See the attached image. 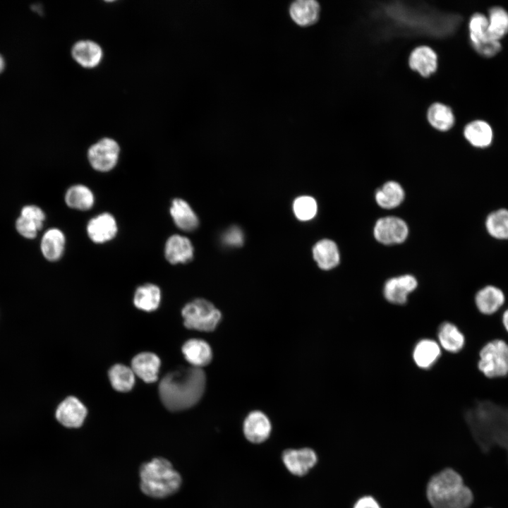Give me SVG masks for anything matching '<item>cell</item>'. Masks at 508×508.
Segmentation results:
<instances>
[{"label": "cell", "mask_w": 508, "mask_h": 508, "mask_svg": "<svg viewBox=\"0 0 508 508\" xmlns=\"http://www.w3.org/2000/svg\"><path fill=\"white\" fill-rule=\"evenodd\" d=\"M181 313L186 327L203 332L213 331L222 318L220 311L212 303L202 298L187 303Z\"/></svg>", "instance_id": "6"}, {"label": "cell", "mask_w": 508, "mask_h": 508, "mask_svg": "<svg viewBox=\"0 0 508 508\" xmlns=\"http://www.w3.org/2000/svg\"><path fill=\"white\" fill-rule=\"evenodd\" d=\"M120 147L114 140L104 138L91 145L87 151V159L96 171L107 172L116 165Z\"/></svg>", "instance_id": "8"}, {"label": "cell", "mask_w": 508, "mask_h": 508, "mask_svg": "<svg viewBox=\"0 0 508 508\" xmlns=\"http://www.w3.org/2000/svg\"><path fill=\"white\" fill-rule=\"evenodd\" d=\"M164 255L171 264L186 263L193 258V247L188 238L174 234L166 241Z\"/></svg>", "instance_id": "16"}, {"label": "cell", "mask_w": 508, "mask_h": 508, "mask_svg": "<svg viewBox=\"0 0 508 508\" xmlns=\"http://www.w3.org/2000/svg\"><path fill=\"white\" fill-rule=\"evenodd\" d=\"M282 460L286 468L294 475H306L317 463L318 457L310 448L287 449L282 454Z\"/></svg>", "instance_id": "12"}, {"label": "cell", "mask_w": 508, "mask_h": 508, "mask_svg": "<svg viewBox=\"0 0 508 508\" xmlns=\"http://www.w3.org/2000/svg\"><path fill=\"white\" fill-rule=\"evenodd\" d=\"M295 216L301 221L312 219L316 214L318 205L315 200L307 195L297 198L293 204Z\"/></svg>", "instance_id": "35"}, {"label": "cell", "mask_w": 508, "mask_h": 508, "mask_svg": "<svg viewBox=\"0 0 508 508\" xmlns=\"http://www.w3.org/2000/svg\"><path fill=\"white\" fill-rule=\"evenodd\" d=\"M409 68L423 78H428L436 72L437 55L430 47L421 45L414 48L408 59Z\"/></svg>", "instance_id": "14"}, {"label": "cell", "mask_w": 508, "mask_h": 508, "mask_svg": "<svg viewBox=\"0 0 508 508\" xmlns=\"http://www.w3.org/2000/svg\"><path fill=\"white\" fill-rule=\"evenodd\" d=\"M182 352L191 366L199 368L208 365L212 358L210 345L202 339L188 340L182 346Z\"/></svg>", "instance_id": "20"}, {"label": "cell", "mask_w": 508, "mask_h": 508, "mask_svg": "<svg viewBox=\"0 0 508 508\" xmlns=\"http://www.w3.org/2000/svg\"><path fill=\"white\" fill-rule=\"evenodd\" d=\"M170 214L175 224L181 230L191 231L198 226V219L189 204L181 198L172 200Z\"/></svg>", "instance_id": "26"}, {"label": "cell", "mask_w": 508, "mask_h": 508, "mask_svg": "<svg viewBox=\"0 0 508 508\" xmlns=\"http://www.w3.org/2000/svg\"><path fill=\"white\" fill-rule=\"evenodd\" d=\"M471 433L483 454L497 446L507 452L508 461V407L489 400L477 401L464 413Z\"/></svg>", "instance_id": "1"}, {"label": "cell", "mask_w": 508, "mask_h": 508, "mask_svg": "<svg viewBox=\"0 0 508 508\" xmlns=\"http://www.w3.org/2000/svg\"><path fill=\"white\" fill-rule=\"evenodd\" d=\"M441 355V348L436 341L430 339L420 340L414 346L413 359L422 369L431 368Z\"/></svg>", "instance_id": "25"}, {"label": "cell", "mask_w": 508, "mask_h": 508, "mask_svg": "<svg viewBox=\"0 0 508 508\" xmlns=\"http://www.w3.org/2000/svg\"><path fill=\"white\" fill-rule=\"evenodd\" d=\"M73 58L85 68H94L102 58L100 46L92 40H80L72 47Z\"/></svg>", "instance_id": "21"}, {"label": "cell", "mask_w": 508, "mask_h": 508, "mask_svg": "<svg viewBox=\"0 0 508 508\" xmlns=\"http://www.w3.org/2000/svg\"><path fill=\"white\" fill-rule=\"evenodd\" d=\"M5 68V61L3 56L0 54V73L3 71Z\"/></svg>", "instance_id": "41"}, {"label": "cell", "mask_w": 508, "mask_h": 508, "mask_svg": "<svg viewBox=\"0 0 508 508\" xmlns=\"http://www.w3.org/2000/svg\"><path fill=\"white\" fill-rule=\"evenodd\" d=\"M223 242L229 246H241L243 243V234L237 226L229 228L222 236Z\"/></svg>", "instance_id": "37"}, {"label": "cell", "mask_w": 508, "mask_h": 508, "mask_svg": "<svg viewBox=\"0 0 508 508\" xmlns=\"http://www.w3.org/2000/svg\"><path fill=\"white\" fill-rule=\"evenodd\" d=\"M437 339L440 346L449 353H458L465 345V337L463 332L454 323L442 322L437 329Z\"/></svg>", "instance_id": "27"}, {"label": "cell", "mask_w": 508, "mask_h": 508, "mask_svg": "<svg viewBox=\"0 0 508 508\" xmlns=\"http://www.w3.org/2000/svg\"><path fill=\"white\" fill-rule=\"evenodd\" d=\"M477 367L488 378L503 377L508 375V344L495 339L483 345L479 351Z\"/></svg>", "instance_id": "5"}, {"label": "cell", "mask_w": 508, "mask_h": 508, "mask_svg": "<svg viewBox=\"0 0 508 508\" xmlns=\"http://www.w3.org/2000/svg\"><path fill=\"white\" fill-rule=\"evenodd\" d=\"M206 376L202 368L182 367L167 374L159 385V394L165 407L172 411L195 405L202 398Z\"/></svg>", "instance_id": "2"}, {"label": "cell", "mask_w": 508, "mask_h": 508, "mask_svg": "<svg viewBox=\"0 0 508 508\" xmlns=\"http://www.w3.org/2000/svg\"><path fill=\"white\" fill-rule=\"evenodd\" d=\"M87 409L76 397L70 396L58 406L56 418L63 425L67 428H78L84 422Z\"/></svg>", "instance_id": "13"}, {"label": "cell", "mask_w": 508, "mask_h": 508, "mask_svg": "<svg viewBox=\"0 0 508 508\" xmlns=\"http://www.w3.org/2000/svg\"><path fill=\"white\" fill-rule=\"evenodd\" d=\"M487 18L489 35L500 41L508 33V11L501 6H495L489 9Z\"/></svg>", "instance_id": "32"}, {"label": "cell", "mask_w": 508, "mask_h": 508, "mask_svg": "<svg viewBox=\"0 0 508 508\" xmlns=\"http://www.w3.org/2000/svg\"><path fill=\"white\" fill-rule=\"evenodd\" d=\"M426 497L433 508H469L474 500L461 476L451 468L442 470L429 480Z\"/></svg>", "instance_id": "3"}, {"label": "cell", "mask_w": 508, "mask_h": 508, "mask_svg": "<svg viewBox=\"0 0 508 508\" xmlns=\"http://www.w3.org/2000/svg\"><path fill=\"white\" fill-rule=\"evenodd\" d=\"M464 136L473 147L483 148L492 143L493 131L490 125L483 120H473L464 128Z\"/></svg>", "instance_id": "24"}, {"label": "cell", "mask_w": 508, "mask_h": 508, "mask_svg": "<svg viewBox=\"0 0 508 508\" xmlns=\"http://www.w3.org/2000/svg\"><path fill=\"white\" fill-rule=\"evenodd\" d=\"M86 230L88 237L92 242L104 243L116 236L118 226L113 215L104 212L90 219Z\"/></svg>", "instance_id": "10"}, {"label": "cell", "mask_w": 508, "mask_h": 508, "mask_svg": "<svg viewBox=\"0 0 508 508\" xmlns=\"http://www.w3.org/2000/svg\"><path fill=\"white\" fill-rule=\"evenodd\" d=\"M271 423L267 416L261 411L250 413L243 423V433L246 439L253 443H261L270 436Z\"/></svg>", "instance_id": "15"}, {"label": "cell", "mask_w": 508, "mask_h": 508, "mask_svg": "<svg viewBox=\"0 0 508 508\" xmlns=\"http://www.w3.org/2000/svg\"><path fill=\"white\" fill-rule=\"evenodd\" d=\"M418 285L416 279L405 274L389 279L384 286V296L392 304L402 305L406 303L408 296Z\"/></svg>", "instance_id": "11"}, {"label": "cell", "mask_w": 508, "mask_h": 508, "mask_svg": "<svg viewBox=\"0 0 508 508\" xmlns=\"http://www.w3.org/2000/svg\"><path fill=\"white\" fill-rule=\"evenodd\" d=\"M160 299L159 288L153 284H145L136 289L133 303L135 306L140 310L152 311L158 308Z\"/></svg>", "instance_id": "30"}, {"label": "cell", "mask_w": 508, "mask_h": 508, "mask_svg": "<svg viewBox=\"0 0 508 508\" xmlns=\"http://www.w3.org/2000/svg\"><path fill=\"white\" fill-rule=\"evenodd\" d=\"M109 377L113 388L119 392H128L135 384V375L132 369L121 364L114 365L110 368Z\"/></svg>", "instance_id": "33"}, {"label": "cell", "mask_w": 508, "mask_h": 508, "mask_svg": "<svg viewBox=\"0 0 508 508\" xmlns=\"http://www.w3.org/2000/svg\"><path fill=\"white\" fill-rule=\"evenodd\" d=\"M16 229L20 235L28 239L35 238L43 224L31 219L20 216L16 221Z\"/></svg>", "instance_id": "36"}, {"label": "cell", "mask_w": 508, "mask_h": 508, "mask_svg": "<svg viewBox=\"0 0 508 508\" xmlns=\"http://www.w3.org/2000/svg\"><path fill=\"white\" fill-rule=\"evenodd\" d=\"M159 367V357L150 352L140 353L131 361V369L134 374L147 383L157 381Z\"/></svg>", "instance_id": "19"}, {"label": "cell", "mask_w": 508, "mask_h": 508, "mask_svg": "<svg viewBox=\"0 0 508 508\" xmlns=\"http://www.w3.org/2000/svg\"><path fill=\"white\" fill-rule=\"evenodd\" d=\"M321 13L320 4L314 0H298L289 7L291 19L298 25L308 27L316 23Z\"/></svg>", "instance_id": "18"}, {"label": "cell", "mask_w": 508, "mask_h": 508, "mask_svg": "<svg viewBox=\"0 0 508 508\" xmlns=\"http://www.w3.org/2000/svg\"><path fill=\"white\" fill-rule=\"evenodd\" d=\"M505 296L498 287L488 285L483 287L476 294L475 304L478 310L485 315L495 313L503 306Z\"/></svg>", "instance_id": "17"}, {"label": "cell", "mask_w": 508, "mask_h": 508, "mask_svg": "<svg viewBox=\"0 0 508 508\" xmlns=\"http://www.w3.org/2000/svg\"><path fill=\"white\" fill-rule=\"evenodd\" d=\"M404 198L402 187L395 181H388L375 193L377 205L384 209H392L399 206Z\"/></svg>", "instance_id": "31"}, {"label": "cell", "mask_w": 508, "mask_h": 508, "mask_svg": "<svg viewBox=\"0 0 508 508\" xmlns=\"http://www.w3.org/2000/svg\"><path fill=\"white\" fill-rule=\"evenodd\" d=\"M314 260L322 270L335 267L339 262V252L336 243L329 239H322L313 248Z\"/></svg>", "instance_id": "28"}, {"label": "cell", "mask_w": 508, "mask_h": 508, "mask_svg": "<svg viewBox=\"0 0 508 508\" xmlns=\"http://www.w3.org/2000/svg\"><path fill=\"white\" fill-rule=\"evenodd\" d=\"M468 37L473 49L484 57H492L502 49L500 42L489 35L488 18L481 13H475L470 17Z\"/></svg>", "instance_id": "7"}, {"label": "cell", "mask_w": 508, "mask_h": 508, "mask_svg": "<svg viewBox=\"0 0 508 508\" xmlns=\"http://www.w3.org/2000/svg\"><path fill=\"white\" fill-rule=\"evenodd\" d=\"M20 216L31 219L42 224H44L46 218L44 211L40 207L35 205L24 206L21 209Z\"/></svg>", "instance_id": "38"}, {"label": "cell", "mask_w": 508, "mask_h": 508, "mask_svg": "<svg viewBox=\"0 0 508 508\" xmlns=\"http://www.w3.org/2000/svg\"><path fill=\"white\" fill-rule=\"evenodd\" d=\"M66 238L63 231L57 228H51L45 231L40 243L41 252L49 261L59 260L65 249Z\"/></svg>", "instance_id": "22"}, {"label": "cell", "mask_w": 508, "mask_h": 508, "mask_svg": "<svg viewBox=\"0 0 508 508\" xmlns=\"http://www.w3.org/2000/svg\"><path fill=\"white\" fill-rule=\"evenodd\" d=\"M409 229L406 222L396 217L378 219L374 227V236L385 245L401 243L407 238Z\"/></svg>", "instance_id": "9"}, {"label": "cell", "mask_w": 508, "mask_h": 508, "mask_svg": "<svg viewBox=\"0 0 508 508\" xmlns=\"http://www.w3.org/2000/svg\"><path fill=\"white\" fill-rule=\"evenodd\" d=\"M502 322L504 328L508 332V308L502 313Z\"/></svg>", "instance_id": "40"}, {"label": "cell", "mask_w": 508, "mask_h": 508, "mask_svg": "<svg viewBox=\"0 0 508 508\" xmlns=\"http://www.w3.org/2000/svg\"><path fill=\"white\" fill-rule=\"evenodd\" d=\"M427 120L433 128L440 132L450 131L456 122L452 107L440 102H435L428 107Z\"/></svg>", "instance_id": "23"}, {"label": "cell", "mask_w": 508, "mask_h": 508, "mask_svg": "<svg viewBox=\"0 0 508 508\" xmlns=\"http://www.w3.org/2000/svg\"><path fill=\"white\" fill-rule=\"evenodd\" d=\"M485 226L488 232L498 239L508 238V210L500 209L491 212L487 217Z\"/></svg>", "instance_id": "34"}, {"label": "cell", "mask_w": 508, "mask_h": 508, "mask_svg": "<svg viewBox=\"0 0 508 508\" xmlns=\"http://www.w3.org/2000/svg\"><path fill=\"white\" fill-rule=\"evenodd\" d=\"M64 200L69 207L83 211L90 210L95 203L92 190L81 184L71 186L66 192Z\"/></svg>", "instance_id": "29"}, {"label": "cell", "mask_w": 508, "mask_h": 508, "mask_svg": "<svg viewBox=\"0 0 508 508\" xmlns=\"http://www.w3.org/2000/svg\"><path fill=\"white\" fill-rule=\"evenodd\" d=\"M353 508H381L379 502L372 496L365 495L358 498Z\"/></svg>", "instance_id": "39"}, {"label": "cell", "mask_w": 508, "mask_h": 508, "mask_svg": "<svg viewBox=\"0 0 508 508\" xmlns=\"http://www.w3.org/2000/svg\"><path fill=\"white\" fill-rule=\"evenodd\" d=\"M140 488L147 495L163 498L176 492L181 484L179 473L163 458H155L142 465Z\"/></svg>", "instance_id": "4"}]
</instances>
